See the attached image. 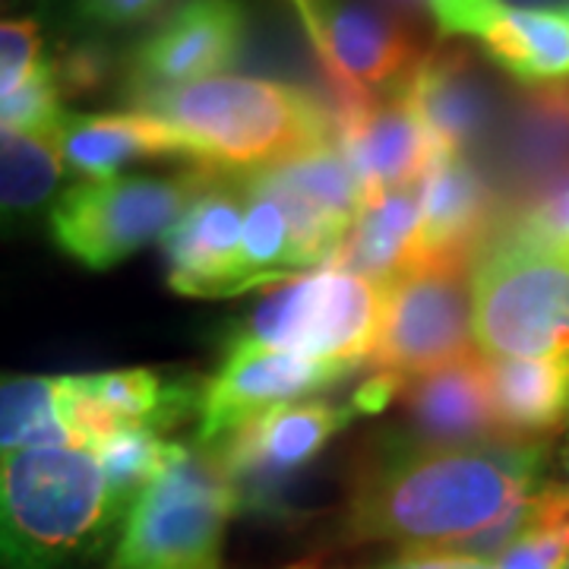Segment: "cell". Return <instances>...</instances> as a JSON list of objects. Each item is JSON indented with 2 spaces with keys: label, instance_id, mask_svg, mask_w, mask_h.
<instances>
[{
  "label": "cell",
  "instance_id": "6da1fadb",
  "mask_svg": "<svg viewBox=\"0 0 569 569\" xmlns=\"http://www.w3.org/2000/svg\"><path fill=\"white\" fill-rule=\"evenodd\" d=\"M541 440L433 447L387 430L358 462L342 507V545L452 548L548 485Z\"/></svg>",
  "mask_w": 569,
  "mask_h": 569
},
{
  "label": "cell",
  "instance_id": "7a4b0ae2",
  "mask_svg": "<svg viewBox=\"0 0 569 569\" xmlns=\"http://www.w3.org/2000/svg\"><path fill=\"white\" fill-rule=\"evenodd\" d=\"M3 569H82L121 538L130 500L86 447L17 449L0 475Z\"/></svg>",
  "mask_w": 569,
  "mask_h": 569
},
{
  "label": "cell",
  "instance_id": "3957f363",
  "mask_svg": "<svg viewBox=\"0 0 569 569\" xmlns=\"http://www.w3.org/2000/svg\"><path fill=\"white\" fill-rule=\"evenodd\" d=\"M130 104L183 133L200 164L224 171H260L336 142L332 111L288 82L212 77L130 96Z\"/></svg>",
  "mask_w": 569,
  "mask_h": 569
},
{
  "label": "cell",
  "instance_id": "277c9868",
  "mask_svg": "<svg viewBox=\"0 0 569 569\" xmlns=\"http://www.w3.org/2000/svg\"><path fill=\"white\" fill-rule=\"evenodd\" d=\"M471 305L481 358H567L569 244L503 228L475 260Z\"/></svg>",
  "mask_w": 569,
  "mask_h": 569
},
{
  "label": "cell",
  "instance_id": "5b68a950",
  "mask_svg": "<svg viewBox=\"0 0 569 569\" xmlns=\"http://www.w3.org/2000/svg\"><path fill=\"white\" fill-rule=\"evenodd\" d=\"M244 509L222 459L174 443L127 512L104 569H219L228 522Z\"/></svg>",
  "mask_w": 569,
  "mask_h": 569
},
{
  "label": "cell",
  "instance_id": "8992f818",
  "mask_svg": "<svg viewBox=\"0 0 569 569\" xmlns=\"http://www.w3.org/2000/svg\"><path fill=\"white\" fill-rule=\"evenodd\" d=\"M387 310V288L342 266L298 276L247 313L224 346H260L361 367L370 361Z\"/></svg>",
  "mask_w": 569,
  "mask_h": 569
},
{
  "label": "cell",
  "instance_id": "52a82bcc",
  "mask_svg": "<svg viewBox=\"0 0 569 569\" xmlns=\"http://www.w3.org/2000/svg\"><path fill=\"white\" fill-rule=\"evenodd\" d=\"M212 164L159 178L118 174L80 181L51 209V238L86 269H114L152 241H164L203 190Z\"/></svg>",
  "mask_w": 569,
  "mask_h": 569
},
{
  "label": "cell",
  "instance_id": "ba28073f",
  "mask_svg": "<svg viewBox=\"0 0 569 569\" xmlns=\"http://www.w3.org/2000/svg\"><path fill=\"white\" fill-rule=\"evenodd\" d=\"M471 260L433 257L387 288V310L367 365L377 373L418 377L471 355Z\"/></svg>",
  "mask_w": 569,
  "mask_h": 569
},
{
  "label": "cell",
  "instance_id": "9c48e42d",
  "mask_svg": "<svg viewBox=\"0 0 569 569\" xmlns=\"http://www.w3.org/2000/svg\"><path fill=\"white\" fill-rule=\"evenodd\" d=\"M336 92L399 89L425 58L418 17L389 0H291Z\"/></svg>",
  "mask_w": 569,
  "mask_h": 569
},
{
  "label": "cell",
  "instance_id": "30bf717a",
  "mask_svg": "<svg viewBox=\"0 0 569 569\" xmlns=\"http://www.w3.org/2000/svg\"><path fill=\"white\" fill-rule=\"evenodd\" d=\"M358 418L348 399L339 402H288L247 421L219 449L228 478L241 493L244 509H279L284 488L323 452L336 433Z\"/></svg>",
  "mask_w": 569,
  "mask_h": 569
},
{
  "label": "cell",
  "instance_id": "8fae6325",
  "mask_svg": "<svg viewBox=\"0 0 569 569\" xmlns=\"http://www.w3.org/2000/svg\"><path fill=\"white\" fill-rule=\"evenodd\" d=\"M355 370L358 367L332 365L279 348L224 346L222 365L203 387L197 447L219 449L257 415L276 406L301 402L351 377Z\"/></svg>",
  "mask_w": 569,
  "mask_h": 569
},
{
  "label": "cell",
  "instance_id": "7c38bea8",
  "mask_svg": "<svg viewBox=\"0 0 569 569\" xmlns=\"http://www.w3.org/2000/svg\"><path fill=\"white\" fill-rule=\"evenodd\" d=\"M440 152L468 156L478 162L488 152L507 102L488 70V58L462 41L447 39L425 51L399 86Z\"/></svg>",
  "mask_w": 569,
  "mask_h": 569
},
{
  "label": "cell",
  "instance_id": "4fadbf2b",
  "mask_svg": "<svg viewBox=\"0 0 569 569\" xmlns=\"http://www.w3.org/2000/svg\"><path fill=\"white\" fill-rule=\"evenodd\" d=\"M168 284L187 298L250 291L244 260V190L234 171L209 168L203 190L164 238Z\"/></svg>",
  "mask_w": 569,
  "mask_h": 569
},
{
  "label": "cell",
  "instance_id": "5bb4252c",
  "mask_svg": "<svg viewBox=\"0 0 569 569\" xmlns=\"http://www.w3.org/2000/svg\"><path fill=\"white\" fill-rule=\"evenodd\" d=\"M203 387L190 377L168 380L159 370L130 367L86 377H61V402L73 443L96 449L123 427L171 430L187 418H200Z\"/></svg>",
  "mask_w": 569,
  "mask_h": 569
},
{
  "label": "cell",
  "instance_id": "9a60e30c",
  "mask_svg": "<svg viewBox=\"0 0 569 569\" xmlns=\"http://www.w3.org/2000/svg\"><path fill=\"white\" fill-rule=\"evenodd\" d=\"M244 39L241 0H187L130 51L127 99L219 77L238 63Z\"/></svg>",
  "mask_w": 569,
  "mask_h": 569
},
{
  "label": "cell",
  "instance_id": "2e32d148",
  "mask_svg": "<svg viewBox=\"0 0 569 569\" xmlns=\"http://www.w3.org/2000/svg\"><path fill=\"white\" fill-rule=\"evenodd\" d=\"M332 127L339 149L365 183L367 200L418 187L440 152L399 89L380 96L336 92Z\"/></svg>",
  "mask_w": 569,
  "mask_h": 569
},
{
  "label": "cell",
  "instance_id": "e0dca14e",
  "mask_svg": "<svg viewBox=\"0 0 569 569\" xmlns=\"http://www.w3.org/2000/svg\"><path fill=\"white\" fill-rule=\"evenodd\" d=\"M488 149L490 181L497 187L507 219L569 171V89L535 86L512 96Z\"/></svg>",
  "mask_w": 569,
  "mask_h": 569
},
{
  "label": "cell",
  "instance_id": "ac0fdd59",
  "mask_svg": "<svg viewBox=\"0 0 569 569\" xmlns=\"http://www.w3.org/2000/svg\"><path fill=\"white\" fill-rule=\"evenodd\" d=\"M425 216V260H478L503 228V200L488 171L468 156L437 152L418 183Z\"/></svg>",
  "mask_w": 569,
  "mask_h": 569
},
{
  "label": "cell",
  "instance_id": "d6986e66",
  "mask_svg": "<svg viewBox=\"0 0 569 569\" xmlns=\"http://www.w3.org/2000/svg\"><path fill=\"white\" fill-rule=\"evenodd\" d=\"M396 399L408 421L406 433L421 443L468 447L503 440L490 392L488 358L481 355H468L456 365L406 377Z\"/></svg>",
  "mask_w": 569,
  "mask_h": 569
},
{
  "label": "cell",
  "instance_id": "ffe728a7",
  "mask_svg": "<svg viewBox=\"0 0 569 569\" xmlns=\"http://www.w3.org/2000/svg\"><path fill=\"white\" fill-rule=\"evenodd\" d=\"M61 146L67 168L80 181L118 178V171L149 159H190L200 164L193 142L174 127L146 111L123 114H77L61 118Z\"/></svg>",
  "mask_w": 569,
  "mask_h": 569
},
{
  "label": "cell",
  "instance_id": "44dd1931",
  "mask_svg": "<svg viewBox=\"0 0 569 569\" xmlns=\"http://www.w3.org/2000/svg\"><path fill=\"white\" fill-rule=\"evenodd\" d=\"M425 263V216L418 187L387 190L367 200L365 212L332 257V266L389 288ZM329 266V263H326Z\"/></svg>",
  "mask_w": 569,
  "mask_h": 569
},
{
  "label": "cell",
  "instance_id": "7402d4cb",
  "mask_svg": "<svg viewBox=\"0 0 569 569\" xmlns=\"http://www.w3.org/2000/svg\"><path fill=\"white\" fill-rule=\"evenodd\" d=\"M485 58L529 86L569 80L567 10H497L478 32Z\"/></svg>",
  "mask_w": 569,
  "mask_h": 569
},
{
  "label": "cell",
  "instance_id": "603a6c76",
  "mask_svg": "<svg viewBox=\"0 0 569 569\" xmlns=\"http://www.w3.org/2000/svg\"><path fill=\"white\" fill-rule=\"evenodd\" d=\"M488 367L497 425L509 440H535L569 415V355L488 361Z\"/></svg>",
  "mask_w": 569,
  "mask_h": 569
},
{
  "label": "cell",
  "instance_id": "cb8c5ba5",
  "mask_svg": "<svg viewBox=\"0 0 569 569\" xmlns=\"http://www.w3.org/2000/svg\"><path fill=\"white\" fill-rule=\"evenodd\" d=\"M244 190V260L250 284H276L313 269L291 228V219L257 171H234Z\"/></svg>",
  "mask_w": 569,
  "mask_h": 569
},
{
  "label": "cell",
  "instance_id": "d4e9b609",
  "mask_svg": "<svg viewBox=\"0 0 569 569\" xmlns=\"http://www.w3.org/2000/svg\"><path fill=\"white\" fill-rule=\"evenodd\" d=\"M58 127L0 130V203L7 216H36L61 190L67 159Z\"/></svg>",
  "mask_w": 569,
  "mask_h": 569
},
{
  "label": "cell",
  "instance_id": "484cf974",
  "mask_svg": "<svg viewBox=\"0 0 569 569\" xmlns=\"http://www.w3.org/2000/svg\"><path fill=\"white\" fill-rule=\"evenodd\" d=\"M272 168L323 216L326 222L339 228L348 238L358 216L365 212L367 190L358 178V171L346 159V152L339 149V142L317 146L305 156H298L291 162L272 164Z\"/></svg>",
  "mask_w": 569,
  "mask_h": 569
},
{
  "label": "cell",
  "instance_id": "4316f807",
  "mask_svg": "<svg viewBox=\"0 0 569 569\" xmlns=\"http://www.w3.org/2000/svg\"><path fill=\"white\" fill-rule=\"evenodd\" d=\"M3 456L17 449L77 447L67 430L61 377H7L0 399Z\"/></svg>",
  "mask_w": 569,
  "mask_h": 569
},
{
  "label": "cell",
  "instance_id": "83f0119b",
  "mask_svg": "<svg viewBox=\"0 0 569 569\" xmlns=\"http://www.w3.org/2000/svg\"><path fill=\"white\" fill-rule=\"evenodd\" d=\"M569 560V485H553L535 493L529 519L519 538L497 560L503 569H567Z\"/></svg>",
  "mask_w": 569,
  "mask_h": 569
},
{
  "label": "cell",
  "instance_id": "f1b7e54d",
  "mask_svg": "<svg viewBox=\"0 0 569 569\" xmlns=\"http://www.w3.org/2000/svg\"><path fill=\"white\" fill-rule=\"evenodd\" d=\"M174 443H164L159 430H146V427H123L118 433H111L99 447L92 449L102 462L108 481L121 493L123 500H137L142 490L156 481V475L162 471Z\"/></svg>",
  "mask_w": 569,
  "mask_h": 569
},
{
  "label": "cell",
  "instance_id": "f546056e",
  "mask_svg": "<svg viewBox=\"0 0 569 569\" xmlns=\"http://www.w3.org/2000/svg\"><path fill=\"white\" fill-rule=\"evenodd\" d=\"M63 96L51 70V58L44 61L32 80L17 92L0 99V130H48L58 127L67 114L61 108Z\"/></svg>",
  "mask_w": 569,
  "mask_h": 569
},
{
  "label": "cell",
  "instance_id": "4dcf8cb0",
  "mask_svg": "<svg viewBox=\"0 0 569 569\" xmlns=\"http://www.w3.org/2000/svg\"><path fill=\"white\" fill-rule=\"evenodd\" d=\"M51 70L63 99H86L99 92L114 73V54L104 41L86 39L61 48L51 58Z\"/></svg>",
  "mask_w": 569,
  "mask_h": 569
},
{
  "label": "cell",
  "instance_id": "1f68e13d",
  "mask_svg": "<svg viewBox=\"0 0 569 569\" xmlns=\"http://www.w3.org/2000/svg\"><path fill=\"white\" fill-rule=\"evenodd\" d=\"M41 26L29 17H13L0 26V99L17 92L44 67Z\"/></svg>",
  "mask_w": 569,
  "mask_h": 569
},
{
  "label": "cell",
  "instance_id": "d6a6232c",
  "mask_svg": "<svg viewBox=\"0 0 569 569\" xmlns=\"http://www.w3.org/2000/svg\"><path fill=\"white\" fill-rule=\"evenodd\" d=\"M497 10H569V0H430V17L443 39H475Z\"/></svg>",
  "mask_w": 569,
  "mask_h": 569
},
{
  "label": "cell",
  "instance_id": "836d02e7",
  "mask_svg": "<svg viewBox=\"0 0 569 569\" xmlns=\"http://www.w3.org/2000/svg\"><path fill=\"white\" fill-rule=\"evenodd\" d=\"M187 0H77L73 10L99 32H121L137 26H159Z\"/></svg>",
  "mask_w": 569,
  "mask_h": 569
},
{
  "label": "cell",
  "instance_id": "e575fe53",
  "mask_svg": "<svg viewBox=\"0 0 569 569\" xmlns=\"http://www.w3.org/2000/svg\"><path fill=\"white\" fill-rule=\"evenodd\" d=\"M509 224L569 244V171L563 178H557L550 187H545L538 197H531L529 203L522 206L503 228H509Z\"/></svg>",
  "mask_w": 569,
  "mask_h": 569
},
{
  "label": "cell",
  "instance_id": "d590c367",
  "mask_svg": "<svg viewBox=\"0 0 569 569\" xmlns=\"http://www.w3.org/2000/svg\"><path fill=\"white\" fill-rule=\"evenodd\" d=\"M373 569H456V553L443 548H415L399 550Z\"/></svg>",
  "mask_w": 569,
  "mask_h": 569
},
{
  "label": "cell",
  "instance_id": "8d00e7d4",
  "mask_svg": "<svg viewBox=\"0 0 569 569\" xmlns=\"http://www.w3.org/2000/svg\"><path fill=\"white\" fill-rule=\"evenodd\" d=\"M456 569H503L500 563H490V560H475V557H462L456 553Z\"/></svg>",
  "mask_w": 569,
  "mask_h": 569
},
{
  "label": "cell",
  "instance_id": "74e56055",
  "mask_svg": "<svg viewBox=\"0 0 569 569\" xmlns=\"http://www.w3.org/2000/svg\"><path fill=\"white\" fill-rule=\"evenodd\" d=\"M389 3H396V7H402L408 13H430V0H389Z\"/></svg>",
  "mask_w": 569,
  "mask_h": 569
},
{
  "label": "cell",
  "instance_id": "f35d334b",
  "mask_svg": "<svg viewBox=\"0 0 569 569\" xmlns=\"http://www.w3.org/2000/svg\"><path fill=\"white\" fill-rule=\"evenodd\" d=\"M560 468H563V475H567V485H569V415H567V430H563V447H560Z\"/></svg>",
  "mask_w": 569,
  "mask_h": 569
},
{
  "label": "cell",
  "instance_id": "ab89813d",
  "mask_svg": "<svg viewBox=\"0 0 569 569\" xmlns=\"http://www.w3.org/2000/svg\"><path fill=\"white\" fill-rule=\"evenodd\" d=\"M288 569H317L313 563H298V567H288Z\"/></svg>",
  "mask_w": 569,
  "mask_h": 569
},
{
  "label": "cell",
  "instance_id": "60d3db41",
  "mask_svg": "<svg viewBox=\"0 0 569 569\" xmlns=\"http://www.w3.org/2000/svg\"><path fill=\"white\" fill-rule=\"evenodd\" d=\"M567 569H569V560H567Z\"/></svg>",
  "mask_w": 569,
  "mask_h": 569
},
{
  "label": "cell",
  "instance_id": "b9f144b4",
  "mask_svg": "<svg viewBox=\"0 0 569 569\" xmlns=\"http://www.w3.org/2000/svg\"><path fill=\"white\" fill-rule=\"evenodd\" d=\"M567 13H569V10H567Z\"/></svg>",
  "mask_w": 569,
  "mask_h": 569
}]
</instances>
